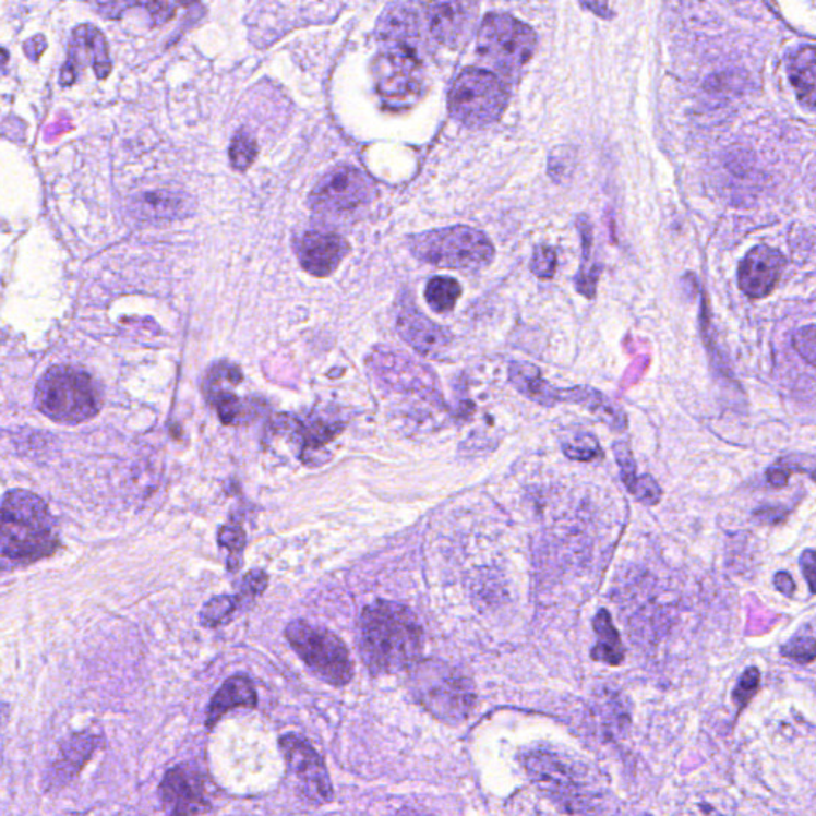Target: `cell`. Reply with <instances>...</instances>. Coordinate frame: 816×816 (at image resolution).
<instances>
[{"instance_id": "5", "label": "cell", "mask_w": 816, "mask_h": 816, "mask_svg": "<svg viewBox=\"0 0 816 816\" xmlns=\"http://www.w3.org/2000/svg\"><path fill=\"white\" fill-rule=\"evenodd\" d=\"M36 406L58 423L77 424L98 415L103 397L93 376L72 365H55L36 386Z\"/></svg>"}, {"instance_id": "36", "label": "cell", "mask_w": 816, "mask_h": 816, "mask_svg": "<svg viewBox=\"0 0 816 816\" xmlns=\"http://www.w3.org/2000/svg\"><path fill=\"white\" fill-rule=\"evenodd\" d=\"M213 403L216 404L217 413H219L220 421L224 424H231L237 421V418L241 415V403L231 391L228 393L216 394L211 397Z\"/></svg>"}, {"instance_id": "6", "label": "cell", "mask_w": 816, "mask_h": 816, "mask_svg": "<svg viewBox=\"0 0 816 816\" xmlns=\"http://www.w3.org/2000/svg\"><path fill=\"white\" fill-rule=\"evenodd\" d=\"M410 251L424 264L444 268H485L494 257V248L482 231L456 225L417 235L410 240Z\"/></svg>"}, {"instance_id": "2", "label": "cell", "mask_w": 816, "mask_h": 816, "mask_svg": "<svg viewBox=\"0 0 816 816\" xmlns=\"http://www.w3.org/2000/svg\"><path fill=\"white\" fill-rule=\"evenodd\" d=\"M525 770L542 793L572 816H598L603 787L586 764L551 749L525 756Z\"/></svg>"}, {"instance_id": "23", "label": "cell", "mask_w": 816, "mask_h": 816, "mask_svg": "<svg viewBox=\"0 0 816 816\" xmlns=\"http://www.w3.org/2000/svg\"><path fill=\"white\" fill-rule=\"evenodd\" d=\"M593 631L597 635V645L592 649V659L612 667L621 665L625 659V649L617 628L612 624L610 612L607 610L597 612L593 619Z\"/></svg>"}, {"instance_id": "33", "label": "cell", "mask_w": 816, "mask_h": 816, "mask_svg": "<svg viewBox=\"0 0 816 816\" xmlns=\"http://www.w3.org/2000/svg\"><path fill=\"white\" fill-rule=\"evenodd\" d=\"M612 449H614L615 461H617L619 469H621L622 482L631 491L636 477H638L636 476V463L635 458H633L631 445L627 442L619 441L612 445Z\"/></svg>"}, {"instance_id": "39", "label": "cell", "mask_w": 816, "mask_h": 816, "mask_svg": "<svg viewBox=\"0 0 816 816\" xmlns=\"http://www.w3.org/2000/svg\"><path fill=\"white\" fill-rule=\"evenodd\" d=\"M266 586H268L266 574L261 569H254V572L245 574L243 587H241V597H257V595L265 592Z\"/></svg>"}, {"instance_id": "38", "label": "cell", "mask_w": 816, "mask_h": 816, "mask_svg": "<svg viewBox=\"0 0 816 816\" xmlns=\"http://www.w3.org/2000/svg\"><path fill=\"white\" fill-rule=\"evenodd\" d=\"M794 347H796L799 355H801L808 364L815 365L816 344L814 324L801 328V331L797 332L796 337H794Z\"/></svg>"}, {"instance_id": "8", "label": "cell", "mask_w": 816, "mask_h": 816, "mask_svg": "<svg viewBox=\"0 0 816 816\" xmlns=\"http://www.w3.org/2000/svg\"><path fill=\"white\" fill-rule=\"evenodd\" d=\"M535 31L507 13H490L480 24L477 51L506 77H517L535 55Z\"/></svg>"}, {"instance_id": "31", "label": "cell", "mask_w": 816, "mask_h": 816, "mask_svg": "<svg viewBox=\"0 0 816 816\" xmlns=\"http://www.w3.org/2000/svg\"><path fill=\"white\" fill-rule=\"evenodd\" d=\"M760 673L755 667H749L745 670V673L740 676L739 683H736L734 695V704L736 710L742 711L749 701L755 697L757 689H759Z\"/></svg>"}, {"instance_id": "25", "label": "cell", "mask_w": 816, "mask_h": 816, "mask_svg": "<svg viewBox=\"0 0 816 816\" xmlns=\"http://www.w3.org/2000/svg\"><path fill=\"white\" fill-rule=\"evenodd\" d=\"M192 202L184 193L172 192V190H157V192L145 193L136 202L137 211L145 219H175L185 216Z\"/></svg>"}, {"instance_id": "28", "label": "cell", "mask_w": 816, "mask_h": 816, "mask_svg": "<svg viewBox=\"0 0 816 816\" xmlns=\"http://www.w3.org/2000/svg\"><path fill=\"white\" fill-rule=\"evenodd\" d=\"M255 137L245 130L238 131L230 144V161L237 171H245L257 157Z\"/></svg>"}, {"instance_id": "43", "label": "cell", "mask_w": 816, "mask_h": 816, "mask_svg": "<svg viewBox=\"0 0 816 816\" xmlns=\"http://www.w3.org/2000/svg\"><path fill=\"white\" fill-rule=\"evenodd\" d=\"M396 816H434V815L427 814V812L417 811V808H403V811L397 812Z\"/></svg>"}, {"instance_id": "17", "label": "cell", "mask_w": 816, "mask_h": 816, "mask_svg": "<svg viewBox=\"0 0 816 816\" xmlns=\"http://www.w3.org/2000/svg\"><path fill=\"white\" fill-rule=\"evenodd\" d=\"M397 332L407 345L423 356H439L449 344L447 331L417 310H406L399 314Z\"/></svg>"}, {"instance_id": "9", "label": "cell", "mask_w": 816, "mask_h": 816, "mask_svg": "<svg viewBox=\"0 0 816 816\" xmlns=\"http://www.w3.org/2000/svg\"><path fill=\"white\" fill-rule=\"evenodd\" d=\"M449 112L468 127L496 122L509 103L504 81L487 69L468 68L456 77L449 92Z\"/></svg>"}, {"instance_id": "18", "label": "cell", "mask_w": 816, "mask_h": 816, "mask_svg": "<svg viewBox=\"0 0 816 816\" xmlns=\"http://www.w3.org/2000/svg\"><path fill=\"white\" fill-rule=\"evenodd\" d=\"M257 693H255L252 681L244 674H235V676L228 677L223 687L214 695L209 707H207L204 724L211 731L228 711L233 710V708H255L257 707Z\"/></svg>"}, {"instance_id": "37", "label": "cell", "mask_w": 816, "mask_h": 816, "mask_svg": "<svg viewBox=\"0 0 816 816\" xmlns=\"http://www.w3.org/2000/svg\"><path fill=\"white\" fill-rule=\"evenodd\" d=\"M219 544L230 551L231 559H240L245 548V535L240 527H224L219 531ZM228 560V562H230Z\"/></svg>"}, {"instance_id": "22", "label": "cell", "mask_w": 816, "mask_h": 816, "mask_svg": "<svg viewBox=\"0 0 816 816\" xmlns=\"http://www.w3.org/2000/svg\"><path fill=\"white\" fill-rule=\"evenodd\" d=\"M509 375L512 385L535 403L542 404V406H553L559 403L560 391L552 388L535 365L528 362H514L511 365Z\"/></svg>"}, {"instance_id": "12", "label": "cell", "mask_w": 816, "mask_h": 816, "mask_svg": "<svg viewBox=\"0 0 816 816\" xmlns=\"http://www.w3.org/2000/svg\"><path fill=\"white\" fill-rule=\"evenodd\" d=\"M279 748L285 756L287 767L299 781L300 791L308 802L324 805L334 801V788H332L326 763L305 736L283 735L279 739Z\"/></svg>"}, {"instance_id": "13", "label": "cell", "mask_w": 816, "mask_h": 816, "mask_svg": "<svg viewBox=\"0 0 816 816\" xmlns=\"http://www.w3.org/2000/svg\"><path fill=\"white\" fill-rule=\"evenodd\" d=\"M160 799L168 816H202L211 811L206 780L189 764L166 772L160 783Z\"/></svg>"}, {"instance_id": "32", "label": "cell", "mask_w": 816, "mask_h": 816, "mask_svg": "<svg viewBox=\"0 0 816 816\" xmlns=\"http://www.w3.org/2000/svg\"><path fill=\"white\" fill-rule=\"evenodd\" d=\"M781 653L787 659L794 660V662L802 663V665H807V663H812L815 660V638L812 635L794 636L793 639H790L781 648Z\"/></svg>"}, {"instance_id": "21", "label": "cell", "mask_w": 816, "mask_h": 816, "mask_svg": "<svg viewBox=\"0 0 816 816\" xmlns=\"http://www.w3.org/2000/svg\"><path fill=\"white\" fill-rule=\"evenodd\" d=\"M380 39L391 41V45H404L411 48V41L420 36V21L415 10L403 3L386 7L376 24Z\"/></svg>"}, {"instance_id": "15", "label": "cell", "mask_w": 816, "mask_h": 816, "mask_svg": "<svg viewBox=\"0 0 816 816\" xmlns=\"http://www.w3.org/2000/svg\"><path fill=\"white\" fill-rule=\"evenodd\" d=\"M783 255L769 245H757L743 259L739 269V286L749 299H763L776 289L783 275Z\"/></svg>"}, {"instance_id": "40", "label": "cell", "mask_w": 816, "mask_h": 816, "mask_svg": "<svg viewBox=\"0 0 816 816\" xmlns=\"http://www.w3.org/2000/svg\"><path fill=\"white\" fill-rule=\"evenodd\" d=\"M787 461L790 463L788 466L776 465L773 468H770L767 470V482H769V485L776 487V489H783V487L788 485V480H790V473H793L794 470H801L797 468H794L793 458H787Z\"/></svg>"}, {"instance_id": "16", "label": "cell", "mask_w": 816, "mask_h": 816, "mask_svg": "<svg viewBox=\"0 0 816 816\" xmlns=\"http://www.w3.org/2000/svg\"><path fill=\"white\" fill-rule=\"evenodd\" d=\"M348 252L347 240L332 231H308L299 243L300 264L316 278L331 276Z\"/></svg>"}, {"instance_id": "34", "label": "cell", "mask_w": 816, "mask_h": 816, "mask_svg": "<svg viewBox=\"0 0 816 816\" xmlns=\"http://www.w3.org/2000/svg\"><path fill=\"white\" fill-rule=\"evenodd\" d=\"M631 493L639 503L646 504V506H656L662 500V489H660L659 483L651 476H648V473L636 477Z\"/></svg>"}, {"instance_id": "42", "label": "cell", "mask_w": 816, "mask_h": 816, "mask_svg": "<svg viewBox=\"0 0 816 816\" xmlns=\"http://www.w3.org/2000/svg\"><path fill=\"white\" fill-rule=\"evenodd\" d=\"M776 587L778 592L783 593L784 597H793L796 592V584H794L793 577L784 572L776 574Z\"/></svg>"}, {"instance_id": "1", "label": "cell", "mask_w": 816, "mask_h": 816, "mask_svg": "<svg viewBox=\"0 0 816 816\" xmlns=\"http://www.w3.org/2000/svg\"><path fill=\"white\" fill-rule=\"evenodd\" d=\"M359 651L372 674H396L420 662L424 632L404 604L379 600L359 619Z\"/></svg>"}, {"instance_id": "35", "label": "cell", "mask_w": 816, "mask_h": 816, "mask_svg": "<svg viewBox=\"0 0 816 816\" xmlns=\"http://www.w3.org/2000/svg\"><path fill=\"white\" fill-rule=\"evenodd\" d=\"M555 249L549 248V245H539V248H536L531 259V272L536 276H539V278L548 279L555 275Z\"/></svg>"}, {"instance_id": "29", "label": "cell", "mask_w": 816, "mask_h": 816, "mask_svg": "<svg viewBox=\"0 0 816 816\" xmlns=\"http://www.w3.org/2000/svg\"><path fill=\"white\" fill-rule=\"evenodd\" d=\"M235 611H237V598L220 595L204 604L200 612V622L207 628L219 627L233 615Z\"/></svg>"}, {"instance_id": "14", "label": "cell", "mask_w": 816, "mask_h": 816, "mask_svg": "<svg viewBox=\"0 0 816 816\" xmlns=\"http://www.w3.org/2000/svg\"><path fill=\"white\" fill-rule=\"evenodd\" d=\"M477 13H479V5L472 2L429 3L427 7L429 31L434 39L445 47H461L473 33Z\"/></svg>"}, {"instance_id": "10", "label": "cell", "mask_w": 816, "mask_h": 816, "mask_svg": "<svg viewBox=\"0 0 816 816\" xmlns=\"http://www.w3.org/2000/svg\"><path fill=\"white\" fill-rule=\"evenodd\" d=\"M376 93L391 109L413 106L423 95L424 69L413 48L391 45L372 64Z\"/></svg>"}, {"instance_id": "20", "label": "cell", "mask_w": 816, "mask_h": 816, "mask_svg": "<svg viewBox=\"0 0 816 816\" xmlns=\"http://www.w3.org/2000/svg\"><path fill=\"white\" fill-rule=\"evenodd\" d=\"M560 400L587 408L612 431L624 432L627 429V417L624 411L600 391L589 388V386H576V388L560 391Z\"/></svg>"}, {"instance_id": "27", "label": "cell", "mask_w": 816, "mask_h": 816, "mask_svg": "<svg viewBox=\"0 0 816 816\" xmlns=\"http://www.w3.org/2000/svg\"><path fill=\"white\" fill-rule=\"evenodd\" d=\"M562 449L574 461H592L601 455L600 444L590 432H573L572 437L562 441Z\"/></svg>"}, {"instance_id": "30", "label": "cell", "mask_w": 816, "mask_h": 816, "mask_svg": "<svg viewBox=\"0 0 816 816\" xmlns=\"http://www.w3.org/2000/svg\"><path fill=\"white\" fill-rule=\"evenodd\" d=\"M241 380H243V375H241V370L237 365L219 362L207 372L204 388L209 391L211 397H213L216 394L228 393L227 386L238 385Z\"/></svg>"}, {"instance_id": "3", "label": "cell", "mask_w": 816, "mask_h": 816, "mask_svg": "<svg viewBox=\"0 0 816 816\" xmlns=\"http://www.w3.org/2000/svg\"><path fill=\"white\" fill-rule=\"evenodd\" d=\"M57 544V524L41 497L24 490L2 497L0 553L13 560H33L53 552Z\"/></svg>"}, {"instance_id": "41", "label": "cell", "mask_w": 816, "mask_h": 816, "mask_svg": "<svg viewBox=\"0 0 816 816\" xmlns=\"http://www.w3.org/2000/svg\"><path fill=\"white\" fill-rule=\"evenodd\" d=\"M816 556L815 551H812V549H808V551H805L802 553L801 556V568L802 574H804L805 579H807L808 587H811V592L815 593V577H816Z\"/></svg>"}, {"instance_id": "11", "label": "cell", "mask_w": 816, "mask_h": 816, "mask_svg": "<svg viewBox=\"0 0 816 816\" xmlns=\"http://www.w3.org/2000/svg\"><path fill=\"white\" fill-rule=\"evenodd\" d=\"M372 192L364 172L352 166H337L311 190L310 206L313 213L331 219L351 217L368 206Z\"/></svg>"}, {"instance_id": "7", "label": "cell", "mask_w": 816, "mask_h": 816, "mask_svg": "<svg viewBox=\"0 0 816 816\" xmlns=\"http://www.w3.org/2000/svg\"><path fill=\"white\" fill-rule=\"evenodd\" d=\"M285 635L308 669L331 686H347L355 676L347 645L335 633L299 619L287 625Z\"/></svg>"}, {"instance_id": "24", "label": "cell", "mask_w": 816, "mask_h": 816, "mask_svg": "<svg viewBox=\"0 0 816 816\" xmlns=\"http://www.w3.org/2000/svg\"><path fill=\"white\" fill-rule=\"evenodd\" d=\"M815 50L812 45L801 47L791 55L788 64L791 83L796 88L801 103L811 110L815 109Z\"/></svg>"}, {"instance_id": "19", "label": "cell", "mask_w": 816, "mask_h": 816, "mask_svg": "<svg viewBox=\"0 0 816 816\" xmlns=\"http://www.w3.org/2000/svg\"><path fill=\"white\" fill-rule=\"evenodd\" d=\"M101 745V739L89 734V732H83V734L71 736L61 743L60 759L55 763L53 773H51V783L57 787L71 781L72 778L81 772L86 760L92 757L98 746Z\"/></svg>"}, {"instance_id": "4", "label": "cell", "mask_w": 816, "mask_h": 816, "mask_svg": "<svg viewBox=\"0 0 816 816\" xmlns=\"http://www.w3.org/2000/svg\"><path fill=\"white\" fill-rule=\"evenodd\" d=\"M408 683L415 700L444 724H461L476 707L472 681L441 660L418 662Z\"/></svg>"}, {"instance_id": "26", "label": "cell", "mask_w": 816, "mask_h": 816, "mask_svg": "<svg viewBox=\"0 0 816 816\" xmlns=\"http://www.w3.org/2000/svg\"><path fill=\"white\" fill-rule=\"evenodd\" d=\"M427 302L435 313H448L455 308L459 297H461V286L458 281L445 276H435L428 283Z\"/></svg>"}]
</instances>
